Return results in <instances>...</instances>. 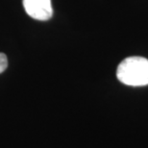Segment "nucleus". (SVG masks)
Segmentation results:
<instances>
[{
  "label": "nucleus",
  "mask_w": 148,
  "mask_h": 148,
  "mask_svg": "<svg viewBox=\"0 0 148 148\" xmlns=\"http://www.w3.org/2000/svg\"><path fill=\"white\" fill-rule=\"evenodd\" d=\"M116 77L122 84L131 87L148 85V60L140 56L128 57L118 64Z\"/></svg>",
  "instance_id": "obj_1"
},
{
  "label": "nucleus",
  "mask_w": 148,
  "mask_h": 148,
  "mask_svg": "<svg viewBox=\"0 0 148 148\" xmlns=\"http://www.w3.org/2000/svg\"><path fill=\"white\" fill-rule=\"evenodd\" d=\"M8 67V59L4 53H0V73L4 72Z\"/></svg>",
  "instance_id": "obj_3"
},
{
  "label": "nucleus",
  "mask_w": 148,
  "mask_h": 148,
  "mask_svg": "<svg viewBox=\"0 0 148 148\" xmlns=\"http://www.w3.org/2000/svg\"><path fill=\"white\" fill-rule=\"evenodd\" d=\"M23 7L32 18L46 21L53 16L51 0H23Z\"/></svg>",
  "instance_id": "obj_2"
}]
</instances>
